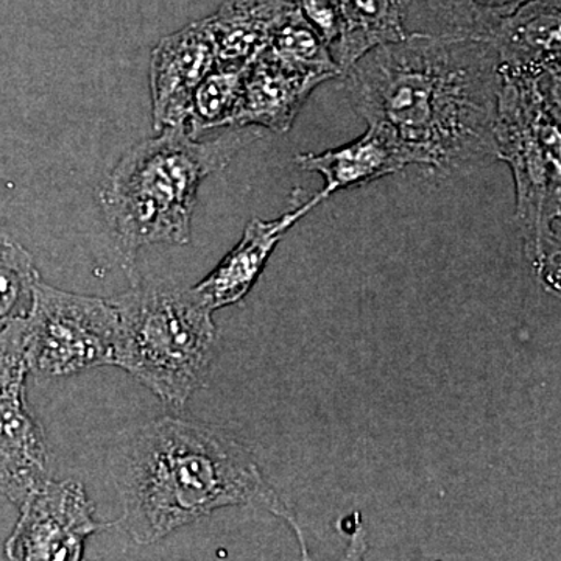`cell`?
Returning a JSON list of instances; mask_svg holds the SVG:
<instances>
[{
  "mask_svg": "<svg viewBox=\"0 0 561 561\" xmlns=\"http://www.w3.org/2000/svg\"><path fill=\"white\" fill-rule=\"evenodd\" d=\"M342 77L357 114L386 127L413 165L449 175L496 160L493 41L408 33L367 51Z\"/></svg>",
  "mask_w": 561,
  "mask_h": 561,
  "instance_id": "6da1fadb",
  "label": "cell"
},
{
  "mask_svg": "<svg viewBox=\"0 0 561 561\" xmlns=\"http://www.w3.org/2000/svg\"><path fill=\"white\" fill-rule=\"evenodd\" d=\"M121 522L131 540L150 545L234 505L271 512L302 545L294 512L268 483L249 449L224 431L181 419H161L140 432L122 482Z\"/></svg>",
  "mask_w": 561,
  "mask_h": 561,
  "instance_id": "7a4b0ae2",
  "label": "cell"
},
{
  "mask_svg": "<svg viewBox=\"0 0 561 561\" xmlns=\"http://www.w3.org/2000/svg\"><path fill=\"white\" fill-rule=\"evenodd\" d=\"M260 138L257 127L231 128L205 142L181 128H165L133 147L99 191L105 219L127 257L154 243L186 245L203 181Z\"/></svg>",
  "mask_w": 561,
  "mask_h": 561,
  "instance_id": "3957f363",
  "label": "cell"
},
{
  "mask_svg": "<svg viewBox=\"0 0 561 561\" xmlns=\"http://www.w3.org/2000/svg\"><path fill=\"white\" fill-rule=\"evenodd\" d=\"M560 73L500 72L496 160L513 172L529 260L551 280L560 272Z\"/></svg>",
  "mask_w": 561,
  "mask_h": 561,
  "instance_id": "277c9868",
  "label": "cell"
},
{
  "mask_svg": "<svg viewBox=\"0 0 561 561\" xmlns=\"http://www.w3.org/2000/svg\"><path fill=\"white\" fill-rule=\"evenodd\" d=\"M119 316L116 367L183 408L208 379L216 351L213 311L192 289L168 283L139 284L113 298Z\"/></svg>",
  "mask_w": 561,
  "mask_h": 561,
  "instance_id": "5b68a950",
  "label": "cell"
},
{
  "mask_svg": "<svg viewBox=\"0 0 561 561\" xmlns=\"http://www.w3.org/2000/svg\"><path fill=\"white\" fill-rule=\"evenodd\" d=\"M25 339L28 373L38 378L116 365L119 316L113 300L60 290L39 278Z\"/></svg>",
  "mask_w": 561,
  "mask_h": 561,
  "instance_id": "8992f818",
  "label": "cell"
},
{
  "mask_svg": "<svg viewBox=\"0 0 561 561\" xmlns=\"http://www.w3.org/2000/svg\"><path fill=\"white\" fill-rule=\"evenodd\" d=\"M24 346L0 337V494L21 507L49 481L43 427L28 411Z\"/></svg>",
  "mask_w": 561,
  "mask_h": 561,
  "instance_id": "52a82bcc",
  "label": "cell"
},
{
  "mask_svg": "<svg viewBox=\"0 0 561 561\" xmlns=\"http://www.w3.org/2000/svg\"><path fill=\"white\" fill-rule=\"evenodd\" d=\"M21 518L5 542L10 560H81L91 535L116 523L95 519L79 482L47 481L21 505Z\"/></svg>",
  "mask_w": 561,
  "mask_h": 561,
  "instance_id": "ba28073f",
  "label": "cell"
},
{
  "mask_svg": "<svg viewBox=\"0 0 561 561\" xmlns=\"http://www.w3.org/2000/svg\"><path fill=\"white\" fill-rule=\"evenodd\" d=\"M295 3L330 47L342 76L367 51L408 35L409 0H295Z\"/></svg>",
  "mask_w": 561,
  "mask_h": 561,
  "instance_id": "9c48e42d",
  "label": "cell"
},
{
  "mask_svg": "<svg viewBox=\"0 0 561 561\" xmlns=\"http://www.w3.org/2000/svg\"><path fill=\"white\" fill-rule=\"evenodd\" d=\"M216 65L206 20L192 22L158 43L150 62L151 111L158 131L183 128L192 95Z\"/></svg>",
  "mask_w": 561,
  "mask_h": 561,
  "instance_id": "30bf717a",
  "label": "cell"
},
{
  "mask_svg": "<svg viewBox=\"0 0 561 561\" xmlns=\"http://www.w3.org/2000/svg\"><path fill=\"white\" fill-rule=\"evenodd\" d=\"M328 80L331 77L291 69L261 51L247 69L230 128H267L283 135L290 130L312 92Z\"/></svg>",
  "mask_w": 561,
  "mask_h": 561,
  "instance_id": "8fae6325",
  "label": "cell"
},
{
  "mask_svg": "<svg viewBox=\"0 0 561 561\" xmlns=\"http://www.w3.org/2000/svg\"><path fill=\"white\" fill-rule=\"evenodd\" d=\"M301 171L319 173L324 179V187L309 198L312 208L321 205L335 192L360 187L371 181L402 171L413 165L408 151L402 149L382 125H368L360 138L345 146L321 151L300 153L295 157Z\"/></svg>",
  "mask_w": 561,
  "mask_h": 561,
  "instance_id": "7c38bea8",
  "label": "cell"
},
{
  "mask_svg": "<svg viewBox=\"0 0 561 561\" xmlns=\"http://www.w3.org/2000/svg\"><path fill=\"white\" fill-rule=\"evenodd\" d=\"M311 210V205L305 202L279 219L251 220L238 245L192 291L213 312L243 300L283 236Z\"/></svg>",
  "mask_w": 561,
  "mask_h": 561,
  "instance_id": "4fadbf2b",
  "label": "cell"
},
{
  "mask_svg": "<svg viewBox=\"0 0 561 561\" xmlns=\"http://www.w3.org/2000/svg\"><path fill=\"white\" fill-rule=\"evenodd\" d=\"M501 72L560 73L561 0H529L490 36Z\"/></svg>",
  "mask_w": 561,
  "mask_h": 561,
  "instance_id": "5bb4252c",
  "label": "cell"
},
{
  "mask_svg": "<svg viewBox=\"0 0 561 561\" xmlns=\"http://www.w3.org/2000/svg\"><path fill=\"white\" fill-rule=\"evenodd\" d=\"M297 7L291 0H227L206 18L216 66H245L271 43L273 33Z\"/></svg>",
  "mask_w": 561,
  "mask_h": 561,
  "instance_id": "9a60e30c",
  "label": "cell"
},
{
  "mask_svg": "<svg viewBox=\"0 0 561 561\" xmlns=\"http://www.w3.org/2000/svg\"><path fill=\"white\" fill-rule=\"evenodd\" d=\"M529 0H409L405 32L489 39Z\"/></svg>",
  "mask_w": 561,
  "mask_h": 561,
  "instance_id": "2e32d148",
  "label": "cell"
},
{
  "mask_svg": "<svg viewBox=\"0 0 561 561\" xmlns=\"http://www.w3.org/2000/svg\"><path fill=\"white\" fill-rule=\"evenodd\" d=\"M249 65L216 66L210 70L192 95L181 130L192 139H201L216 128H230Z\"/></svg>",
  "mask_w": 561,
  "mask_h": 561,
  "instance_id": "e0dca14e",
  "label": "cell"
},
{
  "mask_svg": "<svg viewBox=\"0 0 561 561\" xmlns=\"http://www.w3.org/2000/svg\"><path fill=\"white\" fill-rule=\"evenodd\" d=\"M262 51L291 69L323 73L331 79L342 76L330 47L298 5L280 22L271 43Z\"/></svg>",
  "mask_w": 561,
  "mask_h": 561,
  "instance_id": "ac0fdd59",
  "label": "cell"
},
{
  "mask_svg": "<svg viewBox=\"0 0 561 561\" xmlns=\"http://www.w3.org/2000/svg\"><path fill=\"white\" fill-rule=\"evenodd\" d=\"M38 279L32 254L0 232V331L31 313Z\"/></svg>",
  "mask_w": 561,
  "mask_h": 561,
  "instance_id": "d6986e66",
  "label": "cell"
}]
</instances>
